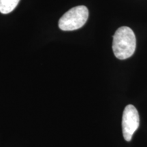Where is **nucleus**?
<instances>
[{"instance_id":"7ed1b4c3","label":"nucleus","mask_w":147,"mask_h":147,"mask_svg":"<svg viewBox=\"0 0 147 147\" xmlns=\"http://www.w3.org/2000/svg\"><path fill=\"white\" fill-rule=\"evenodd\" d=\"M140 117L138 112L133 105H127L125 108L122 118V129L124 139L131 141L134 132L138 128Z\"/></svg>"},{"instance_id":"20e7f679","label":"nucleus","mask_w":147,"mask_h":147,"mask_svg":"<svg viewBox=\"0 0 147 147\" xmlns=\"http://www.w3.org/2000/svg\"><path fill=\"white\" fill-rule=\"evenodd\" d=\"M20 0H0V12L2 14L10 13L17 6Z\"/></svg>"},{"instance_id":"f03ea898","label":"nucleus","mask_w":147,"mask_h":147,"mask_svg":"<svg viewBox=\"0 0 147 147\" xmlns=\"http://www.w3.org/2000/svg\"><path fill=\"white\" fill-rule=\"evenodd\" d=\"M89 17V10L84 5H78L65 12L59 21V27L63 31H74L83 26Z\"/></svg>"},{"instance_id":"f257e3e1","label":"nucleus","mask_w":147,"mask_h":147,"mask_svg":"<svg viewBox=\"0 0 147 147\" xmlns=\"http://www.w3.org/2000/svg\"><path fill=\"white\" fill-rule=\"evenodd\" d=\"M136 48V38L131 28L123 26L116 31L113 42V50L116 57L121 60L129 58L135 53Z\"/></svg>"}]
</instances>
